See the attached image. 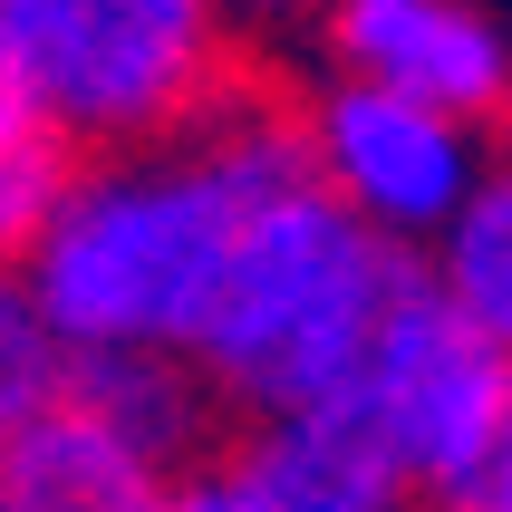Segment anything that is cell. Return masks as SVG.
I'll use <instances>...</instances> for the list:
<instances>
[{"instance_id": "6da1fadb", "label": "cell", "mask_w": 512, "mask_h": 512, "mask_svg": "<svg viewBox=\"0 0 512 512\" xmlns=\"http://www.w3.org/2000/svg\"><path fill=\"white\" fill-rule=\"evenodd\" d=\"M300 165V107L223 87L184 136L68 165L20 281L87 358H194L252 203Z\"/></svg>"}, {"instance_id": "7a4b0ae2", "label": "cell", "mask_w": 512, "mask_h": 512, "mask_svg": "<svg viewBox=\"0 0 512 512\" xmlns=\"http://www.w3.org/2000/svg\"><path fill=\"white\" fill-rule=\"evenodd\" d=\"M406 290H416V252L368 232L300 165L252 203L194 368H203V387H223L252 416L348 406V387H358L377 329Z\"/></svg>"}, {"instance_id": "3957f363", "label": "cell", "mask_w": 512, "mask_h": 512, "mask_svg": "<svg viewBox=\"0 0 512 512\" xmlns=\"http://www.w3.org/2000/svg\"><path fill=\"white\" fill-rule=\"evenodd\" d=\"M0 68L78 155L184 136L232 87L223 0H0Z\"/></svg>"}, {"instance_id": "277c9868", "label": "cell", "mask_w": 512, "mask_h": 512, "mask_svg": "<svg viewBox=\"0 0 512 512\" xmlns=\"http://www.w3.org/2000/svg\"><path fill=\"white\" fill-rule=\"evenodd\" d=\"M348 406L368 416V435L397 455L406 484L426 503H445L493 455V435L512 426V348H493L464 310H445L426 261H416V290L387 310Z\"/></svg>"}, {"instance_id": "5b68a950", "label": "cell", "mask_w": 512, "mask_h": 512, "mask_svg": "<svg viewBox=\"0 0 512 512\" xmlns=\"http://www.w3.org/2000/svg\"><path fill=\"white\" fill-rule=\"evenodd\" d=\"M300 145H310V174L329 194L358 213L368 232L406 242V252H426L445 213L474 194V174L493 155V126L455 107H426V97H406V87H377V78H329L310 87V107H300Z\"/></svg>"}, {"instance_id": "8992f818", "label": "cell", "mask_w": 512, "mask_h": 512, "mask_svg": "<svg viewBox=\"0 0 512 512\" xmlns=\"http://www.w3.org/2000/svg\"><path fill=\"white\" fill-rule=\"evenodd\" d=\"M416 484L358 406H281L213 464L174 474V512H406Z\"/></svg>"}, {"instance_id": "52a82bcc", "label": "cell", "mask_w": 512, "mask_h": 512, "mask_svg": "<svg viewBox=\"0 0 512 512\" xmlns=\"http://www.w3.org/2000/svg\"><path fill=\"white\" fill-rule=\"evenodd\" d=\"M319 49L339 78L406 87L493 136L512 126V49L484 0H319Z\"/></svg>"}, {"instance_id": "ba28073f", "label": "cell", "mask_w": 512, "mask_h": 512, "mask_svg": "<svg viewBox=\"0 0 512 512\" xmlns=\"http://www.w3.org/2000/svg\"><path fill=\"white\" fill-rule=\"evenodd\" d=\"M174 474L184 464L155 455L136 426H116L87 387L0 435V512H174Z\"/></svg>"}, {"instance_id": "9c48e42d", "label": "cell", "mask_w": 512, "mask_h": 512, "mask_svg": "<svg viewBox=\"0 0 512 512\" xmlns=\"http://www.w3.org/2000/svg\"><path fill=\"white\" fill-rule=\"evenodd\" d=\"M426 281L445 310H464L493 348H512V136H493L474 194L426 242Z\"/></svg>"}, {"instance_id": "30bf717a", "label": "cell", "mask_w": 512, "mask_h": 512, "mask_svg": "<svg viewBox=\"0 0 512 512\" xmlns=\"http://www.w3.org/2000/svg\"><path fill=\"white\" fill-rule=\"evenodd\" d=\"M68 155H78V145L58 136L49 116L20 97V78L0 68V281L29 271V242L49 223L58 184H68Z\"/></svg>"}, {"instance_id": "8fae6325", "label": "cell", "mask_w": 512, "mask_h": 512, "mask_svg": "<svg viewBox=\"0 0 512 512\" xmlns=\"http://www.w3.org/2000/svg\"><path fill=\"white\" fill-rule=\"evenodd\" d=\"M78 358L87 348L39 310V290L0 281V435H20L29 416H49V406L78 387Z\"/></svg>"}, {"instance_id": "7c38bea8", "label": "cell", "mask_w": 512, "mask_h": 512, "mask_svg": "<svg viewBox=\"0 0 512 512\" xmlns=\"http://www.w3.org/2000/svg\"><path fill=\"white\" fill-rule=\"evenodd\" d=\"M435 512H512V426L493 435V455L474 464V474H464V484L445 493V503H435Z\"/></svg>"}, {"instance_id": "4fadbf2b", "label": "cell", "mask_w": 512, "mask_h": 512, "mask_svg": "<svg viewBox=\"0 0 512 512\" xmlns=\"http://www.w3.org/2000/svg\"><path fill=\"white\" fill-rule=\"evenodd\" d=\"M223 10L232 20H300V10L319 20V0H223Z\"/></svg>"}]
</instances>
